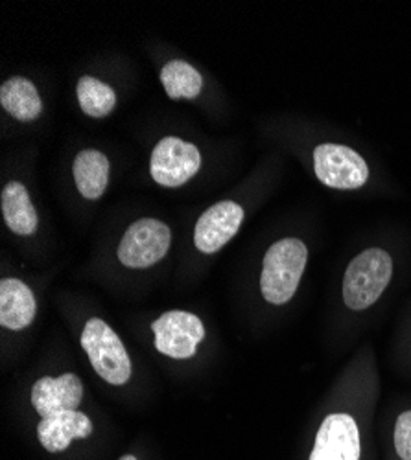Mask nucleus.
<instances>
[{
	"instance_id": "obj_3",
	"label": "nucleus",
	"mask_w": 411,
	"mask_h": 460,
	"mask_svg": "<svg viewBox=\"0 0 411 460\" xmlns=\"http://www.w3.org/2000/svg\"><path fill=\"white\" fill-rule=\"evenodd\" d=\"M82 349L94 372L109 385H126L131 379V359L119 333L103 319L91 317L82 330Z\"/></svg>"
},
{
	"instance_id": "obj_2",
	"label": "nucleus",
	"mask_w": 411,
	"mask_h": 460,
	"mask_svg": "<svg viewBox=\"0 0 411 460\" xmlns=\"http://www.w3.org/2000/svg\"><path fill=\"white\" fill-rule=\"evenodd\" d=\"M393 277V260L384 249H367L347 267L344 277V300L347 308L363 312L375 304Z\"/></svg>"
},
{
	"instance_id": "obj_14",
	"label": "nucleus",
	"mask_w": 411,
	"mask_h": 460,
	"mask_svg": "<svg viewBox=\"0 0 411 460\" xmlns=\"http://www.w3.org/2000/svg\"><path fill=\"white\" fill-rule=\"evenodd\" d=\"M72 173L85 199H100L109 182V161L96 149H85L74 159Z\"/></svg>"
},
{
	"instance_id": "obj_8",
	"label": "nucleus",
	"mask_w": 411,
	"mask_h": 460,
	"mask_svg": "<svg viewBox=\"0 0 411 460\" xmlns=\"http://www.w3.org/2000/svg\"><path fill=\"white\" fill-rule=\"evenodd\" d=\"M201 168L200 149L177 137L163 138L149 161V172L156 182L166 188H177L189 182Z\"/></svg>"
},
{
	"instance_id": "obj_18",
	"label": "nucleus",
	"mask_w": 411,
	"mask_h": 460,
	"mask_svg": "<svg viewBox=\"0 0 411 460\" xmlns=\"http://www.w3.org/2000/svg\"><path fill=\"white\" fill-rule=\"evenodd\" d=\"M393 442L397 455L402 460H411V411H406L397 418Z\"/></svg>"
},
{
	"instance_id": "obj_5",
	"label": "nucleus",
	"mask_w": 411,
	"mask_h": 460,
	"mask_svg": "<svg viewBox=\"0 0 411 460\" xmlns=\"http://www.w3.org/2000/svg\"><path fill=\"white\" fill-rule=\"evenodd\" d=\"M157 352L172 359H191L205 339L201 319L191 312L174 310L159 315L152 324Z\"/></svg>"
},
{
	"instance_id": "obj_17",
	"label": "nucleus",
	"mask_w": 411,
	"mask_h": 460,
	"mask_svg": "<svg viewBox=\"0 0 411 460\" xmlns=\"http://www.w3.org/2000/svg\"><path fill=\"white\" fill-rule=\"evenodd\" d=\"M78 102L87 117L103 119L115 109L117 94L107 84L91 78V75H84L78 82Z\"/></svg>"
},
{
	"instance_id": "obj_13",
	"label": "nucleus",
	"mask_w": 411,
	"mask_h": 460,
	"mask_svg": "<svg viewBox=\"0 0 411 460\" xmlns=\"http://www.w3.org/2000/svg\"><path fill=\"white\" fill-rule=\"evenodd\" d=\"M3 216L13 234L19 236H31L40 217H37L35 207L31 205L30 194L24 184L21 182H8L3 190Z\"/></svg>"
},
{
	"instance_id": "obj_16",
	"label": "nucleus",
	"mask_w": 411,
	"mask_h": 460,
	"mask_svg": "<svg viewBox=\"0 0 411 460\" xmlns=\"http://www.w3.org/2000/svg\"><path fill=\"white\" fill-rule=\"evenodd\" d=\"M161 82L172 100L196 98L203 89L201 74L186 61H170L161 70Z\"/></svg>"
},
{
	"instance_id": "obj_7",
	"label": "nucleus",
	"mask_w": 411,
	"mask_h": 460,
	"mask_svg": "<svg viewBox=\"0 0 411 460\" xmlns=\"http://www.w3.org/2000/svg\"><path fill=\"white\" fill-rule=\"evenodd\" d=\"M362 431L349 412L328 414L317 429L308 460H362Z\"/></svg>"
},
{
	"instance_id": "obj_12",
	"label": "nucleus",
	"mask_w": 411,
	"mask_h": 460,
	"mask_svg": "<svg viewBox=\"0 0 411 460\" xmlns=\"http://www.w3.org/2000/svg\"><path fill=\"white\" fill-rule=\"evenodd\" d=\"M37 315V300L30 286L19 279L0 282V324L6 330H24Z\"/></svg>"
},
{
	"instance_id": "obj_15",
	"label": "nucleus",
	"mask_w": 411,
	"mask_h": 460,
	"mask_svg": "<svg viewBox=\"0 0 411 460\" xmlns=\"http://www.w3.org/2000/svg\"><path fill=\"white\" fill-rule=\"evenodd\" d=\"M0 103L21 122H31L43 112L41 96L26 78H12L0 87Z\"/></svg>"
},
{
	"instance_id": "obj_11",
	"label": "nucleus",
	"mask_w": 411,
	"mask_h": 460,
	"mask_svg": "<svg viewBox=\"0 0 411 460\" xmlns=\"http://www.w3.org/2000/svg\"><path fill=\"white\" fill-rule=\"evenodd\" d=\"M94 426L91 418L78 411H63L47 418H41L37 424V440L47 453L58 455L70 447L74 440H85L93 435Z\"/></svg>"
},
{
	"instance_id": "obj_10",
	"label": "nucleus",
	"mask_w": 411,
	"mask_h": 460,
	"mask_svg": "<svg viewBox=\"0 0 411 460\" xmlns=\"http://www.w3.org/2000/svg\"><path fill=\"white\" fill-rule=\"evenodd\" d=\"M244 221V208L235 201H219L201 214L194 230V243L203 254L218 252L231 242Z\"/></svg>"
},
{
	"instance_id": "obj_4",
	"label": "nucleus",
	"mask_w": 411,
	"mask_h": 460,
	"mask_svg": "<svg viewBox=\"0 0 411 460\" xmlns=\"http://www.w3.org/2000/svg\"><path fill=\"white\" fill-rule=\"evenodd\" d=\"M170 245V226L159 219L144 217L128 226L117 256L130 270H147L166 256Z\"/></svg>"
},
{
	"instance_id": "obj_1",
	"label": "nucleus",
	"mask_w": 411,
	"mask_h": 460,
	"mask_svg": "<svg viewBox=\"0 0 411 460\" xmlns=\"http://www.w3.org/2000/svg\"><path fill=\"white\" fill-rule=\"evenodd\" d=\"M307 261L308 249L301 240L284 238L275 242L264 256L260 273V291L264 300L273 305L290 302L303 279Z\"/></svg>"
},
{
	"instance_id": "obj_9",
	"label": "nucleus",
	"mask_w": 411,
	"mask_h": 460,
	"mask_svg": "<svg viewBox=\"0 0 411 460\" xmlns=\"http://www.w3.org/2000/svg\"><path fill=\"white\" fill-rule=\"evenodd\" d=\"M84 383L72 374H61L58 377L45 376L37 379L31 387V405L40 418H47L63 411H78L84 402Z\"/></svg>"
},
{
	"instance_id": "obj_6",
	"label": "nucleus",
	"mask_w": 411,
	"mask_h": 460,
	"mask_svg": "<svg viewBox=\"0 0 411 460\" xmlns=\"http://www.w3.org/2000/svg\"><path fill=\"white\" fill-rule=\"evenodd\" d=\"M317 179L335 190H356L369 179L367 163L360 153L342 144H321L314 151Z\"/></svg>"
},
{
	"instance_id": "obj_19",
	"label": "nucleus",
	"mask_w": 411,
	"mask_h": 460,
	"mask_svg": "<svg viewBox=\"0 0 411 460\" xmlns=\"http://www.w3.org/2000/svg\"><path fill=\"white\" fill-rule=\"evenodd\" d=\"M119 460H138L135 455H131V453H128V455H122Z\"/></svg>"
}]
</instances>
